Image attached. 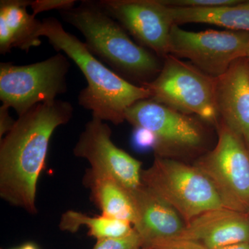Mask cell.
I'll list each match as a JSON object with an SVG mask.
<instances>
[{"instance_id": "4", "label": "cell", "mask_w": 249, "mask_h": 249, "mask_svg": "<svg viewBox=\"0 0 249 249\" xmlns=\"http://www.w3.org/2000/svg\"><path fill=\"white\" fill-rule=\"evenodd\" d=\"M142 183L176 210L186 224L224 208L213 184L197 167L168 157L156 156L151 166L142 170Z\"/></svg>"}, {"instance_id": "19", "label": "cell", "mask_w": 249, "mask_h": 249, "mask_svg": "<svg viewBox=\"0 0 249 249\" xmlns=\"http://www.w3.org/2000/svg\"><path fill=\"white\" fill-rule=\"evenodd\" d=\"M142 247V238L135 231L126 237L98 240L93 249H135Z\"/></svg>"}, {"instance_id": "10", "label": "cell", "mask_w": 249, "mask_h": 249, "mask_svg": "<svg viewBox=\"0 0 249 249\" xmlns=\"http://www.w3.org/2000/svg\"><path fill=\"white\" fill-rule=\"evenodd\" d=\"M73 155L88 160L90 171L113 178L133 193L142 186V162L116 146L108 124L92 117L73 147Z\"/></svg>"}, {"instance_id": "25", "label": "cell", "mask_w": 249, "mask_h": 249, "mask_svg": "<svg viewBox=\"0 0 249 249\" xmlns=\"http://www.w3.org/2000/svg\"><path fill=\"white\" fill-rule=\"evenodd\" d=\"M219 249H249V243H241L228 246Z\"/></svg>"}, {"instance_id": "28", "label": "cell", "mask_w": 249, "mask_h": 249, "mask_svg": "<svg viewBox=\"0 0 249 249\" xmlns=\"http://www.w3.org/2000/svg\"><path fill=\"white\" fill-rule=\"evenodd\" d=\"M247 61H248V65H249V59H247Z\"/></svg>"}, {"instance_id": "18", "label": "cell", "mask_w": 249, "mask_h": 249, "mask_svg": "<svg viewBox=\"0 0 249 249\" xmlns=\"http://www.w3.org/2000/svg\"><path fill=\"white\" fill-rule=\"evenodd\" d=\"M64 231L76 232L80 227H85L90 235L97 240L117 238L131 235L135 229L131 223L101 215L91 217L83 213L68 211L62 215L59 224Z\"/></svg>"}, {"instance_id": "13", "label": "cell", "mask_w": 249, "mask_h": 249, "mask_svg": "<svg viewBox=\"0 0 249 249\" xmlns=\"http://www.w3.org/2000/svg\"><path fill=\"white\" fill-rule=\"evenodd\" d=\"M179 240L195 242L205 249L249 243V218L232 210H213L187 223Z\"/></svg>"}, {"instance_id": "21", "label": "cell", "mask_w": 249, "mask_h": 249, "mask_svg": "<svg viewBox=\"0 0 249 249\" xmlns=\"http://www.w3.org/2000/svg\"><path fill=\"white\" fill-rule=\"evenodd\" d=\"M76 1L75 0H35L31 4L33 15L37 16L45 11L58 10L59 11H66L74 7Z\"/></svg>"}, {"instance_id": "12", "label": "cell", "mask_w": 249, "mask_h": 249, "mask_svg": "<svg viewBox=\"0 0 249 249\" xmlns=\"http://www.w3.org/2000/svg\"><path fill=\"white\" fill-rule=\"evenodd\" d=\"M215 100L221 120L242 139L249 150V67L235 60L216 80Z\"/></svg>"}, {"instance_id": "20", "label": "cell", "mask_w": 249, "mask_h": 249, "mask_svg": "<svg viewBox=\"0 0 249 249\" xmlns=\"http://www.w3.org/2000/svg\"><path fill=\"white\" fill-rule=\"evenodd\" d=\"M242 0H162L169 7L210 8L238 4Z\"/></svg>"}, {"instance_id": "22", "label": "cell", "mask_w": 249, "mask_h": 249, "mask_svg": "<svg viewBox=\"0 0 249 249\" xmlns=\"http://www.w3.org/2000/svg\"><path fill=\"white\" fill-rule=\"evenodd\" d=\"M133 143L136 148L141 150H155L156 139L150 131L142 127H134Z\"/></svg>"}, {"instance_id": "27", "label": "cell", "mask_w": 249, "mask_h": 249, "mask_svg": "<svg viewBox=\"0 0 249 249\" xmlns=\"http://www.w3.org/2000/svg\"><path fill=\"white\" fill-rule=\"evenodd\" d=\"M245 58L249 59V45L247 47V52H246Z\"/></svg>"}, {"instance_id": "5", "label": "cell", "mask_w": 249, "mask_h": 249, "mask_svg": "<svg viewBox=\"0 0 249 249\" xmlns=\"http://www.w3.org/2000/svg\"><path fill=\"white\" fill-rule=\"evenodd\" d=\"M164 59L155 79L142 85L150 91V99L217 125L220 117L215 100L217 78L170 54Z\"/></svg>"}, {"instance_id": "2", "label": "cell", "mask_w": 249, "mask_h": 249, "mask_svg": "<svg viewBox=\"0 0 249 249\" xmlns=\"http://www.w3.org/2000/svg\"><path fill=\"white\" fill-rule=\"evenodd\" d=\"M40 36L47 37L58 53L66 54L84 75L88 85L78 94V104L91 111L92 117L118 125L125 121L127 108L151 98L146 88L127 81L108 68L90 52L85 42L67 32L57 18L42 19Z\"/></svg>"}, {"instance_id": "23", "label": "cell", "mask_w": 249, "mask_h": 249, "mask_svg": "<svg viewBox=\"0 0 249 249\" xmlns=\"http://www.w3.org/2000/svg\"><path fill=\"white\" fill-rule=\"evenodd\" d=\"M142 249H205L204 247L189 241L173 239L142 247Z\"/></svg>"}, {"instance_id": "6", "label": "cell", "mask_w": 249, "mask_h": 249, "mask_svg": "<svg viewBox=\"0 0 249 249\" xmlns=\"http://www.w3.org/2000/svg\"><path fill=\"white\" fill-rule=\"evenodd\" d=\"M70 63L61 52L26 65L0 63V100L18 116L40 103L52 102L67 90Z\"/></svg>"}, {"instance_id": "16", "label": "cell", "mask_w": 249, "mask_h": 249, "mask_svg": "<svg viewBox=\"0 0 249 249\" xmlns=\"http://www.w3.org/2000/svg\"><path fill=\"white\" fill-rule=\"evenodd\" d=\"M87 186L94 202L106 217L135 224L137 211L132 193L113 178L88 170L85 175Z\"/></svg>"}, {"instance_id": "29", "label": "cell", "mask_w": 249, "mask_h": 249, "mask_svg": "<svg viewBox=\"0 0 249 249\" xmlns=\"http://www.w3.org/2000/svg\"><path fill=\"white\" fill-rule=\"evenodd\" d=\"M142 249V247H141V248H137V249Z\"/></svg>"}, {"instance_id": "11", "label": "cell", "mask_w": 249, "mask_h": 249, "mask_svg": "<svg viewBox=\"0 0 249 249\" xmlns=\"http://www.w3.org/2000/svg\"><path fill=\"white\" fill-rule=\"evenodd\" d=\"M98 2L138 45L161 58L169 54L174 24L169 7L162 0H99Z\"/></svg>"}, {"instance_id": "24", "label": "cell", "mask_w": 249, "mask_h": 249, "mask_svg": "<svg viewBox=\"0 0 249 249\" xmlns=\"http://www.w3.org/2000/svg\"><path fill=\"white\" fill-rule=\"evenodd\" d=\"M9 107L1 105L0 107V139L6 135L14 127L16 120H14L9 114Z\"/></svg>"}, {"instance_id": "7", "label": "cell", "mask_w": 249, "mask_h": 249, "mask_svg": "<svg viewBox=\"0 0 249 249\" xmlns=\"http://www.w3.org/2000/svg\"><path fill=\"white\" fill-rule=\"evenodd\" d=\"M217 142L195 165L209 178L225 209L249 211V150L245 142L219 121Z\"/></svg>"}, {"instance_id": "1", "label": "cell", "mask_w": 249, "mask_h": 249, "mask_svg": "<svg viewBox=\"0 0 249 249\" xmlns=\"http://www.w3.org/2000/svg\"><path fill=\"white\" fill-rule=\"evenodd\" d=\"M68 101L40 103L16 121L0 139V196L13 206L37 214V185L55 129L73 116Z\"/></svg>"}, {"instance_id": "15", "label": "cell", "mask_w": 249, "mask_h": 249, "mask_svg": "<svg viewBox=\"0 0 249 249\" xmlns=\"http://www.w3.org/2000/svg\"><path fill=\"white\" fill-rule=\"evenodd\" d=\"M32 0L0 1V53L17 48L28 53L41 45L42 21L27 11Z\"/></svg>"}, {"instance_id": "26", "label": "cell", "mask_w": 249, "mask_h": 249, "mask_svg": "<svg viewBox=\"0 0 249 249\" xmlns=\"http://www.w3.org/2000/svg\"><path fill=\"white\" fill-rule=\"evenodd\" d=\"M19 249H37V247H36L35 245H33L31 243H27L25 244L21 247Z\"/></svg>"}, {"instance_id": "8", "label": "cell", "mask_w": 249, "mask_h": 249, "mask_svg": "<svg viewBox=\"0 0 249 249\" xmlns=\"http://www.w3.org/2000/svg\"><path fill=\"white\" fill-rule=\"evenodd\" d=\"M124 120L151 132L156 156L193 153L202 148L205 132L200 121L151 99L142 100L126 109Z\"/></svg>"}, {"instance_id": "14", "label": "cell", "mask_w": 249, "mask_h": 249, "mask_svg": "<svg viewBox=\"0 0 249 249\" xmlns=\"http://www.w3.org/2000/svg\"><path fill=\"white\" fill-rule=\"evenodd\" d=\"M132 196L137 211L134 228L142 238V247L177 239L181 235L186 223L170 205L142 184Z\"/></svg>"}, {"instance_id": "17", "label": "cell", "mask_w": 249, "mask_h": 249, "mask_svg": "<svg viewBox=\"0 0 249 249\" xmlns=\"http://www.w3.org/2000/svg\"><path fill=\"white\" fill-rule=\"evenodd\" d=\"M169 7V6H168ZM174 24L204 23L231 31L249 32V0L238 4L210 8L169 7Z\"/></svg>"}, {"instance_id": "3", "label": "cell", "mask_w": 249, "mask_h": 249, "mask_svg": "<svg viewBox=\"0 0 249 249\" xmlns=\"http://www.w3.org/2000/svg\"><path fill=\"white\" fill-rule=\"evenodd\" d=\"M59 13L65 22L81 33L90 52L124 79L142 86L160 73L162 66L155 54L134 42L98 1L84 0Z\"/></svg>"}, {"instance_id": "9", "label": "cell", "mask_w": 249, "mask_h": 249, "mask_svg": "<svg viewBox=\"0 0 249 249\" xmlns=\"http://www.w3.org/2000/svg\"><path fill=\"white\" fill-rule=\"evenodd\" d=\"M249 32L207 30L193 32L174 24L170 31L169 54L188 59L198 70L217 78L235 60L245 58Z\"/></svg>"}]
</instances>
